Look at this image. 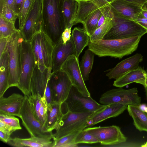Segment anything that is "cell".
Returning <instances> with one entry per match:
<instances>
[{
  "instance_id": "8992f818",
  "label": "cell",
  "mask_w": 147,
  "mask_h": 147,
  "mask_svg": "<svg viewBox=\"0 0 147 147\" xmlns=\"http://www.w3.org/2000/svg\"><path fill=\"white\" fill-rule=\"evenodd\" d=\"M30 42L36 65L51 69L54 45L49 38L41 30L36 34Z\"/></svg>"
},
{
  "instance_id": "e0dca14e",
  "label": "cell",
  "mask_w": 147,
  "mask_h": 147,
  "mask_svg": "<svg viewBox=\"0 0 147 147\" xmlns=\"http://www.w3.org/2000/svg\"><path fill=\"white\" fill-rule=\"evenodd\" d=\"M51 73V69L40 65H36L31 78L30 90L32 95H43L49 78Z\"/></svg>"
},
{
  "instance_id": "f1b7e54d",
  "label": "cell",
  "mask_w": 147,
  "mask_h": 147,
  "mask_svg": "<svg viewBox=\"0 0 147 147\" xmlns=\"http://www.w3.org/2000/svg\"><path fill=\"white\" fill-rule=\"evenodd\" d=\"M95 53L88 49L86 51L82 58L80 68L84 81L89 80L94 62Z\"/></svg>"
},
{
  "instance_id": "f546056e",
  "label": "cell",
  "mask_w": 147,
  "mask_h": 147,
  "mask_svg": "<svg viewBox=\"0 0 147 147\" xmlns=\"http://www.w3.org/2000/svg\"><path fill=\"white\" fill-rule=\"evenodd\" d=\"M105 7L100 8L89 15L82 24L84 29L90 36L97 28L98 21Z\"/></svg>"
},
{
  "instance_id": "52a82bcc",
  "label": "cell",
  "mask_w": 147,
  "mask_h": 147,
  "mask_svg": "<svg viewBox=\"0 0 147 147\" xmlns=\"http://www.w3.org/2000/svg\"><path fill=\"white\" fill-rule=\"evenodd\" d=\"M92 113H78L67 110L63 114L56 132L53 134V140L87 128V119Z\"/></svg>"
},
{
  "instance_id": "4dcf8cb0",
  "label": "cell",
  "mask_w": 147,
  "mask_h": 147,
  "mask_svg": "<svg viewBox=\"0 0 147 147\" xmlns=\"http://www.w3.org/2000/svg\"><path fill=\"white\" fill-rule=\"evenodd\" d=\"M113 18H109L105 20L103 24L97 28L90 36V42H94L103 39L105 36L113 26Z\"/></svg>"
},
{
  "instance_id": "cb8c5ba5",
  "label": "cell",
  "mask_w": 147,
  "mask_h": 147,
  "mask_svg": "<svg viewBox=\"0 0 147 147\" xmlns=\"http://www.w3.org/2000/svg\"><path fill=\"white\" fill-rule=\"evenodd\" d=\"M147 77V71L139 67L116 80L114 82L113 85L116 87L122 88L133 82L138 83Z\"/></svg>"
},
{
  "instance_id": "5bb4252c",
  "label": "cell",
  "mask_w": 147,
  "mask_h": 147,
  "mask_svg": "<svg viewBox=\"0 0 147 147\" xmlns=\"http://www.w3.org/2000/svg\"><path fill=\"white\" fill-rule=\"evenodd\" d=\"M42 6L36 0L22 28L19 30L24 40L30 42L34 35L42 30Z\"/></svg>"
},
{
  "instance_id": "7402d4cb",
  "label": "cell",
  "mask_w": 147,
  "mask_h": 147,
  "mask_svg": "<svg viewBox=\"0 0 147 147\" xmlns=\"http://www.w3.org/2000/svg\"><path fill=\"white\" fill-rule=\"evenodd\" d=\"M51 139L36 136L28 138H10L7 144L15 147H52Z\"/></svg>"
},
{
  "instance_id": "ffe728a7",
  "label": "cell",
  "mask_w": 147,
  "mask_h": 147,
  "mask_svg": "<svg viewBox=\"0 0 147 147\" xmlns=\"http://www.w3.org/2000/svg\"><path fill=\"white\" fill-rule=\"evenodd\" d=\"M26 95L13 93L8 97H0V113L19 117Z\"/></svg>"
},
{
  "instance_id": "e575fe53",
  "label": "cell",
  "mask_w": 147,
  "mask_h": 147,
  "mask_svg": "<svg viewBox=\"0 0 147 147\" xmlns=\"http://www.w3.org/2000/svg\"><path fill=\"white\" fill-rule=\"evenodd\" d=\"M75 142L79 143L92 144L99 143L97 139L89 133L85 129L81 131L76 136Z\"/></svg>"
},
{
  "instance_id": "30bf717a",
  "label": "cell",
  "mask_w": 147,
  "mask_h": 147,
  "mask_svg": "<svg viewBox=\"0 0 147 147\" xmlns=\"http://www.w3.org/2000/svg\"><path fill=\"white\" fill-rule=\"evenodd\" d=\"M64 103L67 110L78 113H93L103 106L97 102L91 96H84L73 86Z\"/></svg>"
},
{
  "instance_id": "44dd1931",
  "label": "cell",
  "mask_w": 147,
  "mask_h": 147,
  "mask_svg": "<svg viewBox=\"0 0 147 147\" xmlns=\"http://www.w3.org/2000/svg\"><path fill=\"white\" fill-rule=\"evenodd\" d=\"M115 0H90L79 2L75 24H82L86 18L92 13L101 8L109 5Z\"/></svg>"
},
{
  "instance_id": "d6986e66",
  "label": "cell",
  "mask_w": 147,
  "mask_h": 147,
  "mask_svg": "<svg viewBox=\"0 0 147 147\" xmlns=\"http://www.w3.org/2000/svg\"><path fill=\"white\" fill-rule=\"evenodd\" d=\"M110 5L114 13L135 21L142 11V7L125 0H115Z\"/></svg>"
},
{
  "instance_id": "d4e9b609",
  "label": "cell",
  "mask_w": 147,
  "mask_h": 147,
  "mask_svg": "<svg viewBox=\"0 0 147 147\" xmlns=\"http://www.w3.org/2000/svg\"><path fill=\"white\" fill-rule=\"evenodd\" d=\"M71 37L76 50V56L78 59L84 49L88 45L90 36L84 28L75 27L73 30Z\"/></svg>"
},
{
  "instance_id": "9c48e42d",
  "label": "cell",
  "mask_w": 147,
  "mask_h": 147,
  "mask_svg": "<svg viewBox=\"0 0 147 147\" xmlns=\"http://www.w3.org/2000/svg\"><path fill=\"white\" fill-rule=\"evenodd\" d=\"M19 117L30 136L53 139V134L45 129L35 116L26 95L21 109Z\"/></svg>"
},
{
  "instance_id": "7bdbcfd3",
  "label": "cell",
  "mask_w": 147,
  "mask_h": 147,
  "mask_svg": "<svg viewBox=\"0 0 147 147\" xmlns=\"http://www.w3.org/2000/svg\"><path fill=\"white\" fill-rule=\"evenodd\" d=\"M24 0H15L13 9L18 15L21 11Z\"/></svg>"
},
{
  "instance_id": "4fadbf2b",
  "label": "cell",
  "mask_w": 147,
  "mask_h": 147,
  "mask_svg": "<svg viewBox=\"0 0 147 147\" xmlns=\"http://www.w3.org/2000/svg\"><path fill=\"white\" fill-rule=\"evenodd\" d=\"M60 69L67 74L73 86L82 95L86 97L91 96L82 75L78 59L75 55L69 56L62 65Z\"/></svg>"
},
{
  "instance_id": "6da1fadb",
  "label": "cell",
  "mask_w": 147,
  "mask_h": 147,
  "mask_svg": "<svg viewBox=\"0 0 147 147\" xmlns=\"http://www.w3.org/2000/svg\"><path fill=\"white\" fill-rule=\"evenodd\" d=\"M42 30L54 45L66 28L63 15V0H40Z\"/></svg>"
},
{
  "instance_id": "ba28073f",
  "label": "cell",
  "mask_w": 147,
  "mask_h": 147,
  "mask_svg": "<svg viewBox=\"0 0 147 147\" xmlns=\"http://www.w3.org/2000/svg\"><path fill=\"white\" fill-rule=\"evenodd\" d=\"M141 101L136 88L129 89L121 88L113 89L103 94L99 99L100 102L105 105L119 103L140 107Z\"/></svg>"
},
{
  "instance_id": "277c9868",
  "label": "cell",
  "mask_w": 147,
  "mask_h": 147,
  "mask_svg": "<svg viewBox=\"0 0 147 147\" xmlns=\"http://www.w3.org/2000/svg\"><path fill=\"white\" fill-rule=\"evenodd\" d=\"M113 26L104 37L103 39L112 40L142 37L147 30L136 21L114 13Z\"/></svg>"
},
{
  "instance_id": "d590c367",
  "label": "cell",
  "mask_w": 147,
  "mask_h": 147,
  "mask_svg": "<svg viewBox=\"0 0 147 147\" xmlns=\"http://www.w3.org/2000/svg\"><path fill=\"white\" fill-rule=\"evenodd\" d=\"M0 121L18 130L21 129L19 119L14 116L0 113Z\"/></svg>"
},
{
  "instance_id": "d6a6232c",
  "label": "cell",
  "mask_w": 147,
  "mask_h": 147,
  "mask_svg": "<svg viewBox=\"0 0 147 147\" xmlns=\"http://www.w3.org/2000/svg\"><path fill=\"white\" fill-rule=\"evenodd\" d=\"M36 0H24L21 11L18 15L19 29L23 27Z\"/></svg>"
},
{
  "instance_id": "ab89813d",
  "label": "cell",
  "mask_w": 147,
  "mask_h": 147,
  "mask_svg": "<svg viewBox=\"0 0 147 147\" xmlns=\"http://www.w3.org/2000/svg\"><path fill=\"white\" fill-rule=\"evenodd\" d=\"M43 95L45 97L48 105L55 102L53 100L52 91L48 81Z\"/></svg>"
},
{
  "instance_id": "ee69618b",
  "label": "cell",
  "mask_w": 147,
  "mask_h": 147,
  "mask_svg": "<svg viewBox=\"0 0 147 147\" xmlns=\"http://www.w3.org/2000/svg\"><path fill=\"white\" fill-rule=\"evenodd\" d=\"M8 38H0V56L5 51L8 42Z\"/></svg>"
},
{
  "instance_id": "f35d334b",
  "label": "cell",
  "mask_w": 147,
  "mask_h": 147,
  "mask_svg": "<svg viewBox=\"0 0 147 147\" xmlns=\"http://www.w3.org/2000/svg\"><path fill=\"white\" fill-rule=\"evenodd\" d=\"M114 16V13L110 5L105 7L99 19L98 23L97 28L103 24L106 18H113Z\"/></svg>"
},
{
  "instance_id": "5b68a950",
  "label": "cell",
  "mask_w": 147,
  "mask_h": 147,
  "mask_svg": "<svg viewBox=\"0 0 147 147\" xmlns=\"http://www.w3.org/2000/svg\"><path fill=\"white\" fill-rule=\"evenodd\" d=\"M36 63L30 42L23 39L21 45V72L17 87L24 95L31 94L30 90L31 78Z\"/></svg>"
},
{
  "instance_id": "836d02e7",
  "label": "cell",
  "mask_w": 147,
  "mask_h": 147,
  "mask_svg": "<svg viewBox=\"0 0 147 147\" xmlns=\"http://www.w3.org/2000/svg\"><path fill=\"white\" fill-rule=\"evenodd\" d=\"M15 22L8 21L0 16V38H9L17 29Z\"/></svg>"
},
{
  "instance_id": "3957f363",
  "label": "cell",
  "mask_w": 147,
  "mask_h": 147,
  "mask_svg": "<svg viewBox=\"0 0 147 147\" xmlns=\"http://www.w3.org/2000/svg\"><path fill=\"white\" fill-rule=\"evenodd\" d=\"M23 38L19 29L8 38L7 49L8 53L9 88L17 87L21 72V45Z\"/></svg>"
},
{
  "instance_id": "8fae6325",
  "label": "cell",
  "mask_w": 147,
  "mask_h": 147,
  "mask_svg": "<svg viewBox=\"0 0 147 147\" xmlns=\"http://www.w3.org/2000/svg\"><path fill=\"white\" fill-rule=\"evenodd\" d=\"M53 100L62 105L67 99L73 86L67 74L60 69L51 72L48 80Z\"/></svg>"
},
{
  "instance_id": "b9f144b4",
  "label": "cell",
  "mask_w": 147,
  "mask_h": 147,
  "mask_svg": "<svg viewBox=\"0 0 147 147\" xmlns=\"http://www.w3.org/2000/svg\"><path fill=\"white\" fill-rule=\"evenodd\" d=\"M71 28H66L62 33L61 39L64 44H65L71 38Z\"/></svg>"
},
{
  "instance_id": "db71d44e",
  "label": "cell",
  "mask_w": 147,
  "mask_h": 147,
  "mask_svg": "<svg viewBox=\"0 0 147 147\" xmlns=\"http://www.w3.org/2000/svg\"><path fill=\"white\" fill-rule=\"evenodd\" d=\"M145 94L146 97V98L147 100V87H145Z\"/></svg>"
},
{
  "instance_id": "603a6c76",
  "label": "cell",
  "mask_w": 147,
  "mask_h": 147,
  "mask_svg": "<svg viewBox=\"0 0 147 147\" xmlns=\"http://www.w3.org/2000/svg\"><path fill=\"white\" fill-rule=\"evenodd\" d=\"M61 104L54 102L48 105V111L45 127L49 132L56 130L63 114Z\"/></svg>"
},
{
  "instance_id": "681fc988",
  "label": "cell",
  "mask_w": 147,
  "mask_h": 147,
  "mask_svg": "<svg viewBox=\"0 0 147 147\" xmlns=\"http://www.w3.org/2000/svg\"><path fill=\"white\" fill-rule=\"evenodd\" d=\"M138 83L142 85L144 87H147V77L143 80L139 81Z\"/></svg>"
},
{
  "instance_id": "f5cc1de1",
  "label": "cell",
  "mask_w": 147,
  "mask_h": 147,
  "mask_svg": "<svg viewBox=\"0 0 147 147\" xmlns=\"http://www.w3.org/2000/svg\"><path fill=\"white\" fill-rule=\"evenodd\" d=\"M142 8L147 11V1L143 5L142 7Z\"/></svg>"
},
{
  "instance_id": "83f0119b",
  "label": "cell",
  "mask_w": 147,
  "mask_h": 147,
  "mask_svg": "<svg viewBox=\"0 0 147 147\" xmlns=\"http://www.w3.org/2000/svg\"><path fill=\"white\" fill-rule=\"evenodd\" d=\"M127 109L136 128L140 131L147 132V113L137 106L128 105Z\"/></svg>"
},
{
  "instance_id": "c3c4849f",
  "label": "cell",
  "mask_w": 147,
  "mask_h": 147,
  "mask_svg": "<svg viewBox=\"0 0 147 147\" xmlns=\"http://www.w3.org/2000/svg\"><path fill=\"white\" fill-rule=\"evenodd\" d=\"M142 7L147 0H125Z\"/></svg>"
},
{
  "instance_id": "11a10c76",
  "label": "cell",
  "mask_w": 147,
  "mask_h": 147,
  "mask_svg": "<svg viewBox=\"0 0 147 147\" xmlns=\"http://www.w3.org/2000/svg\"><path fill=\"white\" fill-rule=\"evenodd\" d=\"M141 146L142 147H147V142L142 145Z\"/></svg>"
},
{
  "instance_id": "74e56055",
  "label": "cell",
  "mask_w": 147,
  "mask_h": 147,
  "mask_svg": "<svg viewBox=\"0 0 147 147\" xmlns=\"http://www.w3.org/2000/svg\"><path fill=\"white\" fill-rule=\"evenodd\" d=\"M42 97V103L39 111L40 123L45 129V126L47 117L48 105L45 96L43 95Z\"/></svg>"
},
{
  "instance_id": "1f68e13d",
  "label": "cell",
  "mask_w": 147,
  "mask_h": 147,
  "mask_svg": "<svg viewBox=\"0 0 147 147\" xmlns=\"http://www.w3.org/2000/svg\"><path fill=\"white\" fill-rule=\"evenodd\" d=\"M82 130L77 131L56 140H53L52 147H77L75 140L79 133Z\"/></svg>"
},
{
  "instance_id": "4316f807",
  "label": "cell",
  "mask_w": 147,
  "mask_h": 147,
  "mask_svg": "<svg viewBox=\"0 0 147 147\" xmlns=\"http://www.w3.org/2000/svg\"><path fill=\"white\" fill-rule=\"evenodd\" d=\"M79 2L75 0H63L62 11L66 28L75 25Z\"/></svg>"
},
{
  "instance_id": "ac0fdd59",
  "label": "cell",
  "mask_w": 147,
  "mask_h": 147,
  "mask_svg": "<svg viewBox=\"0 0 147 147\" xmlns=\"http://www.w3.org/2000/svg\"><path fill=\"white\" fill-rule=\"evenodd\" d=\"M143 57L141 54L136 53L119 63L113 68L107 70L106 76L110 79L117 80L129 72L135 69L142 61Z\"/></svg>"
},
{
  "instance_id": "7a4b0ae2",
  "label": "cell",
  "mask_w": 147,
  "mask_h": 147,
  "mask_svg": "<svg viewBox=\"0 0 147 147\" xmlns=\"http://www.w3.org/2000/svg\"><path fill=\"white\" fill-rule=\"evenodd\" d=\"M141 37L89 42L88 49L99 57L109 56L121 59L137 49Z\"/></svg>"
},
{
  "instance_id": "8d00e7d4",
  "label": "cell",
  "mask_w": 147,
  "mask_h": 147,
  "mask_svg": "<svg viewBox=\"0 0 147 147\" xmlns=\"http://www.w3.org/2000/svg\"><path fill=\"white\" fill-rule=\"evenodd\" d=\"M0 16L8 21L15 22L18 18L13 9L8 6L0 7Z\"/></svg>"
},
{
  "instance_id": "60d3db41",
  "label": "cell",
  "mask_w": 147,
  "mask_h": 147,
  "mask_svg": "<svg viewBox=\"0 0 147 147\" xmlns=\"http://www.w3.org/2000/svg\"><path fill=\"white\" fill-rule=\"evenodd\" d=\"M17 130L16 128L6 124L3 121H0V131L11 135L13 132Z\"/></svg>"
},
{
  "instance_id": "f6af8a7d",
  "label": "cell",
  "mask_w": 147,
  "mask_h": 147,
  "mask_svg": "<svg viewBox=\"0 0 147 147\" xmlns=\"http://www.w3.org/2000/svg\"><path fill=\"white\" fill-rule=\"evenodd\" d=\"M136 22L147 30V18L144 17L140 14Z\"/></svg>"
},
{
  "instance_id": "bcb514c9",
  "label": "cell",
  "mask_w": 147,
  "mask_h": 147,
  "mask_svg": "<svg viewBox=\"0 0 147 147\" xmlns=\"http://www.w3.org/2000/svg\"><path fill=\"white\" fill-rule=\"evenodd\" d=\"M10 135L0 131V140L3 142L7 143L10 138Z\"/></svg>"
},
{
  "instance_id": "2e32d148",
  "label": "cell",
  "mask_w": 147,
  "mask_h": 147,
  "mask_svg": "<svg viewBox=\"0 0 147 147\" xmlns=\"http://www.w3.org/2000/svg\"><path fill=\"white\" fill-rule=\"evenodd\" d=\"M73 55H76V50L71 37L64 44L61 38L54 47L52 55L51 72L60 70L67 58Z\"/></svg>"
},
{
  "instance_id": "7dc6e473",
  "label": "cell",
  "mask_w": 147,
  "mask_h": 147,
  "mask_svg": "<svg viewBox=\"0 0 147 147\" xmlns=\"http://www.w3.org/2000/svg\"><path fill=\"white\" fill-rule=\"evenodd\" d=\"M15 0H0V7L8 6L13 9V6Z\"/></svg>"
},
{
  "instance_id": "816d5d0a",
  "label": "cell",
  "mask_w": 147,
  "mask_h": 147,
  "mask_svg": "<svg viewBox=\"0 0 147 147\" xmlns=\"http://www.w3.org/2000/svg\"><path fill=\"white\" fill-rule=\"evenodd\" d=\"M141 14L144 17L147 18V11L142 8Z\"/></svg>"
},
{
  "instance_id": "7c38bea8",
  "label": "cell",
  "mask_w": 147,
  "mask_h": 147,
  "mask_svg": "<svg viewBox=\"0 0 147 147\" xmlns=\"http://www.w3.org/2000/svg\"><path fill=\"white\" fill-rule=\"evenodd\" d=\"M85 129L102 145H117L124 142L127 140L120 127L116 125L89 127Z\"/></svg>"
},
{
  "instance_id": "484cf974",
  "label": "cell",
  "mask_w": 147,
  "mask_h": 147,
  "mask_svg": "<svg viewBox=\"0 0 147 147\" xmlns=\"http://www.w3.org/2000/svg\"><path fill=\"white\" fill-rule=\"evenodd\" d=\"M9 69L8 52L5 51L0 56V97L3 96L9 88Z\"/></svg>"
},
{
  "instance_id": "9f6ffc18",
  "label": "cell",
  "mask_w": 147,
  "mask_h": 147,
  "mask_svg": "<svg viewBox=\"0 0 147 147\" xmlns=\"http://www.w3.org/2000/svg\"><path fill=\"white\" fill-rule=\"evenodd\" d=\"M77 1L78 2H80V1H89L90 0H75Z\"/></svg>"
},
{
  "instance_id": "9a60e30c",
  "label": "cell",
  "mask_w": 147,
  "mask_h": 147,
  "mask_svg": "<svg viewBox=\"0 0 147 147\" xmlns=\"http://www.w3.org/2000/svg\"><path fill=\"white\" fill-rule=\"evenodd\" d=\"M127 106L126 104L119 103L103 105L89 116L87 120V127L92 126L108 119L118 116L127 109Z\"/></svg>"
},
{
  "instance_id": "f907efd6",
  "label": "cell",
  "mask_w": 147,
  "mask_h": 147,
  "mask_svg": "<svg viewBox=\"0 0 147 147\" xmlns=\"http://www.w3.org/2000/svg\"><path fill=\"white\" fill-rule=\"evenodd\" d=\"M139 107L143 111L147 113V106L145 104H141Z\"/></svg>"
}]
</instances>
